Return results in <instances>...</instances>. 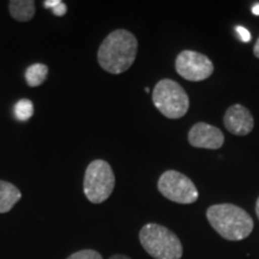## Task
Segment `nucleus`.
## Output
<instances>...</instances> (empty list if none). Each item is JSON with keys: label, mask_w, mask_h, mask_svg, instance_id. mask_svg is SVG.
Here are the masks:
<instances>
[{"label": "nucleus", "mask_w": 259, "mask_h": 259, "mask_svg": "<svg viewBox=\"0 0 259 259\" xmlns=\"http://www.w3.org/2000/svg\"><path fill=\"white\" fill-rule=\"evenodd\" d=\"M138 41L125 29L112 31L97 52V60L106 72L120 74L127 71L137 57Z\"/></svg>", "instance_id": "1"}, {"label": "nucleus", "mask_w": 259, "mask_h": 259, "mask_svg": "<svg viewBox=\"0 0 259 259\" xmlns=\"http://www.w3.org/2000/svg\"><path fill=\"white\" fill-rule=\"evenodd\" d=\"M109 259H131V258L127 257V255H124V254H114V255H112Z\"/></svg>", "instance_id": "18"}, {"label": "nucleus", "mask_w": 259, "mask_h": 259, "mask_svg": "<svg viewBox=\"0 0 259 259\" xmlns=\"http://www.w3.org/2000/svg\"><path fill=\"white\" fill-rule=\"evenodd\" d=\"M22 198L21 191L14 184L0 180V213L11 211Z\"/></svg>", "instance_id": "10"}, {"label": "nucleus", "mask_w": 259, "mask_h": 259, "mask_svg": "<svg viewBox=\"0 0 259 259\" xmlns=\"http://www.w3.org/2000/svg\"><path fill=\"white\" fill-rule=\"evenodd\" d=\"M157 189L167 199L179 204H192L199 196L192 180L178 170L164 171L158 179Z\"/></svg>", "instance_id": "6"}, {"label": "nucleus", "mask_w": 259, "mask_h": 259, "mask_svg": "<svg viewBox=\"0 0 259 259\" xmlns=\"http://www.w3.org/2000/svg\"><path fill=\"white\" fill-rule=\"evenodd\" d=\"M139 241L143 248L155 259H180L183 244L167 227L148 223L139 232Z\"/></svg>", "instance_id": "3"}, {"label": "nucleus", "mask_w": 259, "mask_h": 259, "mask_svg": "<svg viewBox=\"0 0 259 259\" xmlns=\"http://www.w3.org/2000/svg\"><path fill=\"white\" fill-rule=\"evenodd\" d=\"M46 9H51L56 16H64L67 12V6L61 0H46L44 2Z\"/></svg>", "instance_id": "14"}, {"label": "nucleus", "mask_w": 259, "mask_h": 259, "mask_svg": "<svg viewBox=\"0 0 259 259\" xmlns=\"http://www.w3.org/2000/svg\"><path fill=\"white\" fill-rule=\"evenodd\" d=\"M223 124L233 135L246 136L253 130L254 120L251 112L242 105H233L226 111Z\"/></svg>", "instance_id": "9"}, {"label": "nucleus", "mask_w": 259, "mask_h": 259, "mask_svg": "<svg viewBox=\"0 0 259 259\" xmlns=\"http://www.w3.org/2000/svg\"><path fill=\"white\" fill-rule=\"evenodd\" d=\"M66 259H103L102 255L95 250H82L74 252Z\"/></svg>", "instance_id": "15"}, {"label": "nucleus", "mask_w": 259, "mask_h": 259, "mask_svg": "<svg viewBox=\"0 0 259 259\" xmlns=\"http://www.w3.org/2000/svg\"><path fill=\"white\" fill-rule=\"evenodd\" d=\"M189 143L194 148L216 150L225 143V136L216 126L206 122H197L189 132Z\"/></svg>", "instance_id": "8"}, {"label": "nucleus", "mask_w": 259, "mask_h": 259, "mask_svg": "<svg viewBox=\"0 0 259 259\" xmlns=\"http://www.w3.org/2000/svg\"><path fill=\"white\" fill-rule=\"evenodd\" d=\"M253 53H254V56H255V57L259 58V38L257 40V42H255V44H254V47H253Z\"/></svg>", "instance_id": "17"}, {"label": "nucleus", "mask_w": 259, "mask_h": 259, "mask_svg": "<svg viewBox=\"0 0 259 259\" xmlns=\"http://www.w3.org/2000/svg\"><path fill=\"white\" fill-rule=\"evenodd\" d=\"M252 14L255 16H259V4H255L253 8H252Z\"/></svg>", "instance_id": "19"}, {"label": "nucleus", "mask_w": 259, "mask_h": 259, "mask_svg": "<svg viewBox=\"0 0 259 259\" xmlns=\"http://www.w3.org/2000/svg\"><path fill=\"white\" fill-rule=\"evenodd\" d=\"M176 70L183 78L200 82L209 78L213 72V65L208 57L194 51H183L176 59Z\"/></svg>", "instance_id": "7"}, {"label": "nucleus", "mask_w": 259, "mask_h": 259, "mask_svg": "<svg viewBox=\"0 0 259 259\" xmlns=\"http://www.w3.org/2000/svg\"><path fill=\"white\" fill-rule=\"evenodd\" d=\"M236 31H238L239 36H240L242 42H248L251 41V34L247 29L244 27H236Z\"/></svg>", "instance_id": "16"}, {"label": "nucleus", "mask_w": 259, "mask_h": 259, "mask_svg": "<svg viewBox=\"0 0 259 259\" xmlns=\"http://www.w3.org/2000/svg\"><path fill=\"white\" fill-rule=\"evenodd\" d=\"M15 116L19 121H27L34 115V105L30 100L22 99L15 105Z\"/></svg>", "instance_id": "13"}, {"label": "nucleus", "mask_w": 259, "mask_h": 259, "mask_svg": "<svg viewBox=\"0 0 259 259\" xmlns=\"http://www.w3.org/2000/svg\"><path fill=\"white\" fill-rule=\"evenodd\" d=\"M206 219L222 238L231 241L244 240L253 231V220L234 204H216L206 210Z\"/></svg>", "instance_id": "2"}, {"label": "nucleus", "mask_w": 259, "mask_h": 259, "mask_svg": "<svg viewBox=\"0 0 259 259\" xmlns=\"http://www.w3.org/2000/svg\"><path fill=\"white\" fill-rule=\"evenodd\" d=\"M9 11L12 18L18 22H29L35 16L34 0H11Z\"/></svg>", "instance_id": "11"}, {"label": "nucleus", "mask_w": 259, "mask_h": 259, "mask_svg": "<svg viewBox=\"0 0 259 259\" xmlns=\"http://www.w3.org/2000/svg\"><path fill=\"white\" fill-rule=\"evenodd\" d=\"M153 102L168 119H180L190 108V99L179 83L173 79H161L153 90Z\"/></svg>", "instance_id": "4"}, {"label": "nucleus", "mask_w": 259, "mask_h": 259, "mask_svg": "<svg viewBox=\"0 0 259 259\" xmlns=\"http://www.w3.org/2000/svg\"><path fill=\"white\" fill-rule=\"evenodd\" d=\"M115 186V177L111 164L105 160L90 162L84 174L83 190L89 202L101 204L111 197Z\"/></svg>", "instance_id": "5"}, {"label": "nucleus", "mask_w": 259, "mask_h": 259, "mask_svg": "<svg viewBox=\"0 0 259 259\" xmlns=\"http://www.w3.org/2000/svg\"><path fill=\"white\" fill-rule=\"evenodd\" d=\"M48 76V66L45 64H32L25 71V80L31 88H36L45 83Z\"/></svg>", "instance_id": "12"}, {"label": "nucleus", "mask_w": 259, "mask_h": 259, "mask_svg": "<svg viewBox=\"0 0 259 259\" xmlns=\"http://www.w3.org/2000/svg\"><path fill=\"white\" fill-rule=\"evenodd\" d=\"M255 212H257V216H258V219H259V197H258V199H257V204H255Z\"/></svg>", "instance_id": "20"}]
</instances>
